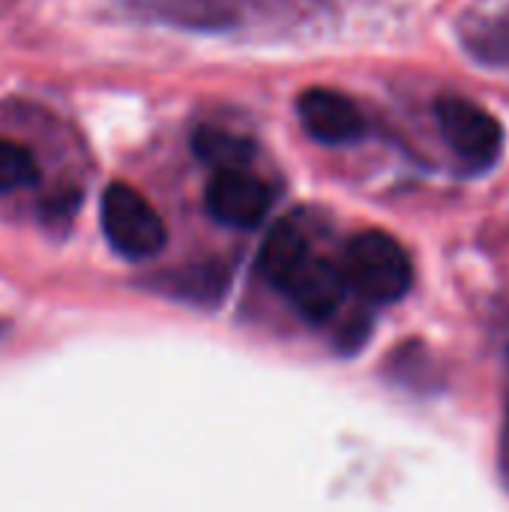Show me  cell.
Masks as SVG:
<instances>
[{"label":"cell","instance_id":"obj_3","mask_svg":"<svg viewBox=\"0 0 509 512\" xmlns=\"http://www.w3.org/2000/svg\"><path fill=\"white\" fill-rule=\"evenodd\" d=\"M435 120L447 147L465 162L468 171H489L504 150V129L495 114L465 96H441L435 102Z\"/></svg>","mask_w":509,"mask_h":512},{"label":"cell","instance_id":"obj_5","mask_svg":"<svg viewBox=\"0 0 509 512\" xmlns=\"http://www.w3.org/2000/svg\"><path fill=\"white\" fill-rule=\"evenodd\" d=\"M297 114L306 132L327 147L357 144L369 132L363 111L345 93L330 87H309L306 93H300Z\"/></svg>","mask_w":509,"mask_h":512},{"label":"cell","instance_id":"obj_4","mask_svg":"<svg viewBox=\"0 0 509 512\" xmlns=\"http://www.w3.org/2000/svg\"><path fill=\"white\" fill-rule=\"evenodd\" d=\"M204 207L219 225L258 228L273 207V192L246 168H225L216 171L213 180L207 183Z\"/></svg>","mask_w":509,"mask_h":512},{"label":"cell","instance_id":"obj_1","mask_svg":"<svg viewBox=\"0 0 509 512\" xmlns=\"http://www.w3.org/2000/svg\"><path fill=\"white\" fill-rule=\"evenodd\" d=\"M342 273L348 288L375 306L399 303L414 285V264L405 246L384 231H360L345 246Z\"/></svg>","mask_w":509,"mask_h":512},{"label":"cell","instance_id":"obj_7","mask_svg":"<svg viewBox=\"0 0 509 512\" xmlns=\"http://www.w3.org/2000/svg\"><path fill=\"white\" fill-rule=\"evenodd\" d=\"M309 258V240L306 231L297 222H276L270 234L261 243L258 252V273L273 285L285 288V282L297 273V267Z\"/></svg>","mask_w":509,"mask_h":512},{"label":"cell","instance_id":"obj_11","mask_svg":"<svg viewBox=\"0 0 509 512\" xmlns=\"http://www.w3.org/2000/svg\"><path fill=\"white\" fill-rule=\"evenodd\" d=\"M39 177L36 159L24 144L0 138V195L33 186Z\"/></svg>","mask_w":509,"mask_h":512},{"label":"cell","instance_id":"obj_8","mask_svg":"<svg viewBox=\"0 0 509 512\" xmlns=\"http://www.w3.org/2000/svg\"><path fill=\"white\" fill-rule=\"evenodd\" d=\"M159 294L171 300H186L198 306H213L228 291V270L222 264H189L171 273H162L156 282H150Z\"/></svg>","mask_w":509,"mask_h":512},{"label":"cell","instance_id":"obj_2","mask_svg":"<svg viewBox=\"0 0 509 512\" xmlns=\"http://www.w3.org/2000/svg\"><path fill=\"white\" fill-rule=\"evenodd\" d=\"M102 231L126 261H147L168 243V231L153 204L126 183H111L102 195Z\"/></svg>","mask_w":509,"mask_h":512},{"label":"cell","instance_id":"obj_12","mask_svg":"<svg viewBox=\"0 0 509 512\" xmlns=\"http://www.w3.org/2000/svg\"><path fill=\"white\" fill-rule=\"evenodd\" d=\"M498 474H501V483L509 492V402L507 414H504V426H501V444H498Z\"/></svg>","mask_w":509,"mask_h":512},{"label":"cell","instance_id":"obj_10","mask_svg":"<svg viewBox=\"0 0 509 512\" xmlns=\"http://www.w3.org/2000/svg\"><path fill=\"white\" fill-rule=\"evenodd\" d=\"M462 39H465L468 54H474V60L486 66L509 69V9L468 24Z\"/></svg>","mask_w":509,"mask_h":512},{"label":"cell","instance_id":"obj_9","mask_svg":"<svg viewBox=\"0 0 509 512\" xmlns=\"http://www.w3.org/2000/svg\"><path fill=\"white\" fill-rule=\"evenodd\" d=\"M192 150L213 171L246 168L255 159V144L249 138L219 129V126H198L192 135Z\"/></svg>","mask_w":509,"mask_h":512},{"label":"cell","instance_id":"obj_6","mask_svg":"<svg viewBox=\"0 0 509 512\" xmlns=\"http://www.w3.org/2000/svg\"><path fill=\"white\" fill-rule=\"evenodd\" d=\"M282 294L291 300V306L297 309V315L309 324H324L330 321L345 294H348V282L339 264H333L330 258H306L297 273L285 282Z\"/></svg>","mask_w":509,"mask_h":512}]
</instances>
